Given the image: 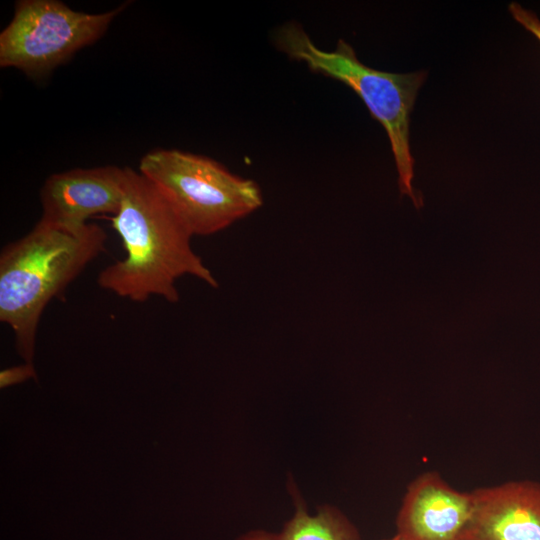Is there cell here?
<instances>
[{
	"label": "cell",
	"mask_w": 540,
	"mask_h": 540,
	"mask_svg": "<svg viewBox=\"0 0 540 540\" xmlns=\"http://www.w3.org/2000/svg\"><path fill=\"white\" fill-rule=\"evenodd\" d=\"M508 9L513 18L540 42V20L537 15L516 2L510 3Z\"/></svg>",
	"instance_id": "8fae6325"
},
{
	"label": "cell",
	"mask_w": 540,
	"mask_h": 540,
	"mask_svg": "<svg viewBox=\"0 0 540 540\" xmlns=\"http://www.w3.org/2000/svg\"><path fill=\"white\" fill-rule=\"evenodd\" d=\"M125 168L106 165L50 175L40 191L46 223L80 227L99 214L118 212L124 195Z\"/></svg>",
	"instance_id": "8992f818"
},
{
	"label": "cell",
	"mask_w": 540,
	"mask_h": 540,
	"mask_svg": "<svg viewBox=\"0 0 540 540\" xmlns=\"http://www.w3.org/2000/svg\"><path fill=\"white\" fill-rule=\"evenodd\" d=\"M277 48L291 59L351 88L364 102L370 115L385 129L398 173L400 195H407L416 209L424 200L412 185L414 158L410 150L409 125L419 88L426 71L406 74L376 70L363 64L354 49L339 39L333 51L320 49L296 22L279 27L273 35Z\"/></svg>",
	"instance_id": "3957f363"
},
{
	"label": "cell",
	"mask_w": 540,
	"mask_h": 540,
	"mask_svg": "<svg viewBox=\"0 0 540 540\" xmlns=\"http://www.w3.org/2000/svg\"><path fill=\"white\" fill-rule=\"evenodd\" d=\"M124 5L102 13L71 9L57 0H21L0 33V66L27 77H47L107 31Z\"/></svg>",
	"instance_id": "5b68a950"
},
{
	"label": "cell",
	"mask_w": 540,
	"mask_h": 540,
	"mask_svg": "<svg viewBox=\"0 0 540 540\" xmlns=\"http://www.w3.org/2000/svg\"><path fill=\"white\" fill-rule=\"evenodd\" d=\"M139 172L162 194L189 230L217 233L262 206L258 184L239 177L215 160L177 149L145 154Z\"/></svg>",
	"instance_id": "277c9868"
},
{
	"label": "cell",
	"mask_w": 540,
	"mask_h": 540,
	"mask_svg": "<svg viewBox=\"0 0 540 540\" xmlns=\"http://www.w3.org/2000/svg\"><path fill=\"white\" fill-rule=\"evenodd\" d=\"M33 378L37 381V374L32 363L10 367L0 372V388L4 389L12 385L23 383Z\"/></svg>",
	"instance_id": "30bf717a"
},
{
	"label": "cell",
	"mask_w": 540,
	"mask_h": 540,
	"mask_svg": "<svg viewBox=\"0 0 540 540\" xmlns=\"http://www.w3.org/2000/svg\"><path fill=\"white\" fill-rule=\"evenodd\" d=\"M471 493L462 540H540V483L514 480Z\"/></svg>",
	"instance_id": "ba28073f"
},
{
	"label": "cell",
	"mask_w": 540,
	"mask_h": 540,
	"mask_svg": "<svg viewBox=\"0 0 540 540\" xmlns=\"http://www.w3.org/2000/svg\"><path fill=\"white\" fill-rule=\"evenodd\" d=\"M382 540H404L401 536H399L398 534H395L393 537L391 538H388V539H382Z\"/></svg>",
	"instance_id": "7c38bea8"
},
{
	"label": "cell",
	"mask_w": 540,
	"mask_h": 540,
	"mask_svg": "<svg viewBox=\"0 0 540 540\" xmlns=\"http://www.w3.org/2000/svg\"><path fill=\"white\" fill-rule=\"evenodd\" d=\"M295 502V514L280 532L253 530L236 540H360L356 527L339 510L323 506L309 515L303 502Z\"/></svg>",
	"instance_id": "9c48e42d"
},
{
	"label": "cell",
	"mask_w": 540,
	"mask_h": 540,
	"mask_svg": "<svg viewBox=\"0 0 540 540\" xmlns=\"http://www.w3.org/2000/svg\"><path fill=\"white\" fill-rule=\"evenodd\" d=\"M111 222L126 256L99 273L101 288L134 302L158 296L175 303L179 300L176 282L185 275L218 287L212 272L192 249V234L139 171L125 168L123 199Z\"/></svg>",
	"instance_id": "6da1fadb"
},
{
	"label": "cell",
	"mask_w": 540,
	"mask_h": 540,
	"mask_svg": "<svg viewBox=\"0 0 540 540\" xmlns=\"http://www.w3.org/2000/svg\"><path fill=\"white\" fill-rule=\"evenodd\" d=\"M97 224L66 227L39 220L0 254V320L15 334L16 349L32 363L37 328L47 304L104 250Z\"/></svg>",
	"instance_id": "7a4b0ae2"
},
{
	"label": "cell",
	"mask_w": 540,
	"mask_h": 540,
	"mask_svg": "<svg viewBox=\"0 0 540 540\" xmlns=\"http://www.w3.org/2000/svg\"><path fill=\"white\" fill-rule=\"evenodd\" d=\"M472 508L471 492L453 488L438 472L422 473L407 487L396 534L404 540H462Z\"/></svg>",
	"instance_id": "52a82bcc"
}]
</instances>
